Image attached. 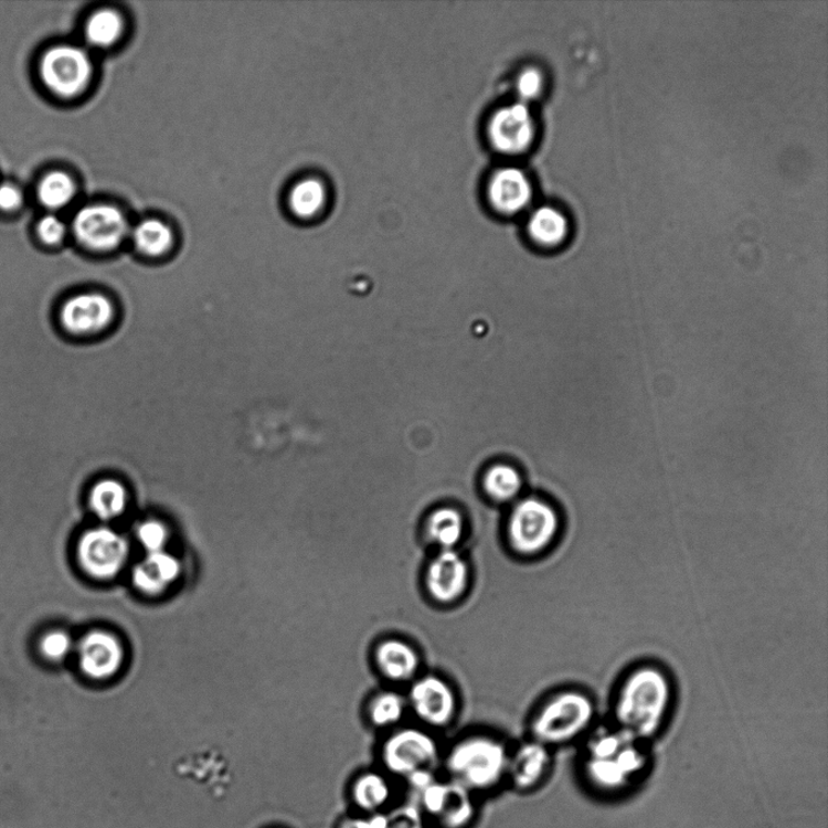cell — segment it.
I'll use <instances>...</instances> for the list:
<instances>
[{
  "mask_svg": "<svg viewBox=\"0 0 828 828\" xmlns=\"http://www.w3.org/2000/svg\"><path fill=\"white\" fill-rule=\"evenodd\" d=\"M673 699L675 689L667 672L654 665L638 666L617 688L613 702L615 726L646 743L662 731Z\"/></svg>",
  "mask_w": 828,
  "mask_h": 828,
  "instance_id": "cell-1",
  "label": "cell"
},
{
  "mask_svg": "<svg viewBox=\"0 0 828 828\" xmlns=\"http://www.w3.org/2000/svg\"><path fill=\"white\" fill-rule=\"evenodd\" d=\"M510 753L496 735L469 734L443 750L440 774L484 800L506 789Z\"/></svg>",
  "mask_w": 828,
  "mask_h": 828,
  "instance_id": "cell-2",
  "label": "cell"
},
{
  "mask_svg": "<svg viewBox=\"0 0 828 828\" xmlns=\"http://www.w3.org/2000/svg\"><path fill=\"white\" fill-rule=\"evenodd\" d=\"M648 764L645 741L616 726L590 739L580 763L586 784L605 795L634 787Z\"/></svg>",
  "mask_w": 828,
  "mask_h": 828,
  "instance_id": "cell-3",
  "label": "cell"
},
{
  "mask_svg": "<svg viewBox=\"0 0 828 828\" xmlns=\"http://www.w3.org/2000/svg\"><path fill=\"white\" fill-rule=\"evenodd\" d=\"M404 789L431 828H475L480 819L484 800L440 773L418 778Z\"/></svg>",
  "mask_w": 828,
  "mask_h": 828,
  "instance_id": "cell-4",
  "label": "cell"
},
{
  "mask_svg": "<svg viewBox=\"0 0 828 828\" xmlns=\"http://www.w3.org/2000/svg\"><path fill=\"white\" fill-rule=\"evenodd\" d=\"M596 714V703L585 691H559L537 711L530 723V739L551 750L571 744L588 731Z\"/></svg>",
  "mask_w": 828,
  "mask_h": 828,
  "instance_id": "cell-5",
  "label": "cell"
},
{
  "mask_svg": "<svg viewBox=\"0 0 828 828\" xmlns=\"http://www.w3.org/2000/svg\"><path fill=\"white\" fill-rule=\"evenodd\" d=\"M442 756L443 749L428 729L399 726L382 741L378 766L404 786L420 775L439 773Z\"/></svg>",
  "mask_w": 828,
  "mask_h": 828,
  "instance_id": "cell-6",
  "label": "cell"
},
{
  "mask_svg": "<svg viewBox=\"0 0 828 828\" xmlns=\"http://www.w3.org/2000/svg\"><path fill=\"white\" fill-rule=\"evenodd\" d=\"M560 529V514L553 506L530 498L519 502L509 518V545L523 558H534L553 545Z\"/></svg>",
  "mask_w": 828,
  "mask_h": 828,
  "instance_id": "cell-7",
  "label": "cell"
},
{
  "mask_svg": "<svg viewBox=\"0 0 828 828\" xmlns=\"http://www.w3.org/2000/svg\"><path fill=\"white\" fill-rule=\"evenodd\" d=\"M129 543L125 537L107 527L84 531L77 543V562L85 575L97 580L115 578L129 560Z\"/></svg>",
  "mask_w": 828,
  "mask_h": 828,
  "instance_id": "cell-8",
  "label": "cell"
},
{
  "mask_svg": "<svg viewBox=\"0 0 828 828\" xmlns=\"http://www.w3.org/2000/svg\"><path fill=\"white\" fill-rule=\"evenodd\" d=\"M92 61L83 49L57 45L42 56L40 73L43 84L53 94L73 97L81 94L92 78Z\"/></svg>",
  "mask_w": 828,
  "mask_h": 828,
  "instance_id": "cell-9",
  "label": "cell"
},
{
  "mask_svg": "<svg viewBox=\"0 0 828 828\" xmlns=\"http://www.w3.org/2000/svg\"><path fill=\"white\" fill-rule=\"evenodd\" d=\"M407 709L426 729H444L452 724L457 712V697L446 679L436 675L417 677L407 693Z\"/></svg>",
  "mask_w": 828,
  "mask_h": 828,
  "instance_id": "cell-10",
  "label": "cell"
},
{
  "mask_svg": "<svg viewBox=\"0 0 828 828\" xmlns=\"http://www.w3.org/2000/svg\"><path fill=\"white\" fill-rule=\"evenodd\" d=\"M115 306L106 295L84 291L70 296L57 308V325L74 338L95 336L104 331L115 318Z\"/></svg>",
  "mask_w": 828,
  "mask_h": 828,
  "instance_id": "cell-11",
  "label": "cell"
},
{
  "mask_svg": "<svg viewBox=\"0 0 828 828\" xmlns=\"http://www.w3.org/2000/svg\"><path fill=\"white\" fill-rule=\"evenodd\" d=\"M74 236L95 252L113 251L128 234V221L115 206L91 205L79 210L72 222Z\"/></svg>",
  "mask_w": 828,
  "mask_h": 828,
  "instance_id": "cell-12",
  "label": "cell"
},
{
  "mask_svg": "<svg viewBox=\"0 0 828 828\" xmlns=\"http://www.w3.org/2000/svg\"><path fill=\"white\" fill-rule=\"evenodd\" d=\"M553 768L552 750L533 739L511 749L506 789L519 796L538 793Z\"/></svg>",
  "mask_w": 828,
  "mask_h": 828,
  "instance_id": "cell-13",
  "label": "cell"
},
{
  "mask_svg": "<svg viewBox=\"0 0 828 828\" xmlns=\"http://www.w3.org/2000/svg\"><path fill=\"white\" fill-rule=\"evenodd\" d=\"M400 784L379 766L355 773L346 786L349 810L376 817L400 800Z\"/></svg>",
  "mask_w": 828,
  "mask_h": 828,
  "instance_id": "cell-14",
  "label": "cell"
},
{
  "mask_svg": "<svg viewBox=\"0 0 828 828\" xmlns=\"http://www.w3.org/2000/svg\"><path fill=\"white\" fill-rule=\"evenodd\" d=\"M471 571L457 550L438 551L426 566L425 586L432 599L448 605L461 599L469 587Z\"/></svg>",
  "mask_w": 828,
  "mask_h": 828,
  "instance_id": "cell-15",
  "label": "cell"
},
{
  "mask_svg": "<svg viewBox=\"0 0 828 828\" xmlns=\"http://www.w3.org/2000/svg\"><path fill=\"white\" fill-rule=\"evenodd\" d=\"M78 666L82 673L95 681L113 678L121 669L126 652L121 641L103 629H94L77 643Z\"/></svg>",
  "mask_w": 828,
  "mask_h": 828,
  "instance_id": "cell-16",
  "label": "cell"
},
{
  "mask_svg": "<svg viewBox=\"0 0 828 828\" xmlns=\"http://www.w3.org/2000/svg\"><path fill=\"white\" fill-rule=\"evenodd\" d=\"M535 125L528 106L517 103L499 110L490 120L489 139L498 151L517 155L534 140Z\"/></svg>",
  "mask_w": 828,
  "mask_h": 828,
  "instance_id": "cell-17",
  "label": "cell"
},
{
  "mask_svg": "<svg viewBox=\"0 0 828 828\" xmlns=\"http://www.w3.org/2000/svg\"><path fill=\"white\" fill-rule=\"evenodd\" d=\"M374 660L380 673L394 683H412L417 678L422 658L418 651L401 638H386L379 643Z\"/></svg>",
  "mask_w": 828,
  "mask_h": 828,
  "instance_id": "cell-18",
  "label": "cell"
},
{
  "mask_svg": "<svg viewBox=\"0 0 828 828\" xmlns=\"http://www.w3.org/2000/svg\"><path fill=\"white\" fill-rule=\"evenodd\" d=\"M180 561L166 551L148 553L147 558L134 566L132 584L147 596L162 595L174 585L181 575Z\"/></svg>",
  "mask_w": 828,
  "mask_h": 828,
  "instance_id": "cell-19",
  "label": "cell"
},
{
  "mask_svg": "<svg viewBox=\"0 0 828 828\" xmlns=\"http://www.w3.org/2000/svg\"><path fill=\"white\" fill-rule=\"evenodd\" d=\"M531 195L530 182L519 169L503 168L490 180L489 200L501 213L521 212L529 204Z\"/></svg>",
  "mask_w": 828,
  "mask_h": 828,
  "instance_id": "cell-20",
  "label": "cell"
},
{
  "mask_svg": "<svg viewBox=\"0 0 828 828\" xmlns=\"http://www.w3.org/2000/svg\"><path fill=\"white\" fill-rule=\"evenodd\" d=\"M129 496L125 485L114 478L98 480L89 491L92 512L104 522L114 521L126 512Z\"/></svg>",
  "mask_w": 828,
  "mask_h": 828,
  "instance_id": "cell-21",
  "label": "cell"
},
{
  "mask_svg": "<svg viewBox=\"0 0 828 828\" xmlns=\"http://www.w3.org/2000/svg\"><path fill=\"white\" fill-rule=\"evenodd\" d=\"M465 534V521L459 511L442 508L428 517L426 537L439 551L456 550Z\"/></svg>",
  "mask_w": 828,
  "mask_h": 828,
  "instance_id": "cell-22",
  "label": "cell"
},
{
  "mask_svg": "<svg viewBox=\"0 0 828 828\" xmlns=\"http://www.w3.org/2000/svg\"><path fill=\"white\" fill-rule=\"evenodd\" d=\"M407 710L406 698L394 690H382L368 704V719L374 728H399Z\"/></svg>",
  "mask_w": 828,
  "mask_h": 828,
  "instance_id": "cell-23",
  "label": "cell"
},
{
  "mask_svg": "<svg viewBox=\"0 0 828 828\" xmlns=\"http://www.w3.org/2000/svg\"><path fill=\"white\" fill-rule=\"evenodd\" d=\"M530 236L542 245H558L566 236L567 222L558 209L542 206L535 210L529 219Z\"/></svg>",
  "mask_w": 828,
  "mask_h": 828,
  "instance_id": "cell-24",
  "label": "cell"
},
{
  "mask_svg": "<svg viewBox=\"0 0 828 828\" xmlns=\"http://www.w3.org/2000/svg\"><path fill=\"white\" fill-rule=\"evenodd\" d=\"M76 195V184L66 172H49L36 188V198L47 210L63 209L67 206Z\"/></svg>",
  "mask_w": 828,
  "mask_h": 828,
  "instance_id": "cell-25",
  "label": "cell"
},
{
  "mask_svg": "<svg viewBox=\"0 0 828 828\" xmlns=\"http://www.w3.org/2000/svg\"><path fill=\"white\" fill-rule=\"evenodd\" d=\"M373 821L375 828H431L423 810L406 797L373 817Z\"/></svg>",
  "mask_w": 828,
  "mask_h": 828,
  "instance_id": "cell-26",
  "label": "cell"
},
{
  "mask_svg": "<svg viewBox=\"0 0 828 828\" xmlns=\"http://www.w3.org/2000/svg\"><path fill=\"white\" fill-rule=\"evenodd\" d=\"M132 240L136 248L142 254L159 256L170 248L172 234L163 222L147 220L136 226L132 232Z\"/></svg>",
  "mask_w": 828,
  "mask_h": 828,
  "instance_id": "cell-27",
  "label": "cell"
},
{
  "mask_svg": "<svg viewBox=\"0 0 828 828\" xmlns=\"http://www.w3.org/2000/svg\"><path fill=\"white\" fill-rule=\"evenodd\" d=\"M123 22L117 12L103 10L96 12L86 23V40L95 46L113 45L121 33Z\"/></svg>",
  "mask_w": 828,
  "mask_h": 828,
  "instance_id": "cell-28",
  "label": "cell"
},
{
  "mask_svg": "<svg viewBox=\"0 0 828 828\" xmlns=\"http://www.w3.org/2000/svg\"><path fill=\"white\" fill-rule=\"evenodd\" d=\"M485 486L493 500L506 502L516 498L522 484L521 477L513 467L499 465L489 469Z\"/></svg>",
  "mask_w": 828,
  "mask_h": 828,
  "instance_id": "cell-29",
  "label": "cell"
},
{
  "mask_svg": "<svg viewBox=\"0 0 828 828\" xmlns=\"http://www.w3.org/2000/svg\"><path fill=\"white\" fill-rule=\"evenodd\" d=\"M326 191L323 184L317 180H305L293 190L290 194V205L294 213L301 217H311L316 215L320 208L323 206Z\"/></svg>",
  "mask_w": 828,
  "mask_h": 828,
  "instance_id": "cell-30",
  "label": "cell"
},
{
  "mask_svg": "<svg viewBox=\"0 0 828 828\" xmlns=\"http://www.w3.org/2000/svg\"><path fill=\"white\" fill-rule=\"evenodd\" d=\"M76 648L72 636L61 628L47 629L36 641V651L40 657L52 664L65 661Z\"/></svg>",
  "mask_w": 828,
  "mask_h": 828,
  "instance_id": "cell-31",
  "label": "cell"
},
{
  "mask_svg": "<svg viewBox=\"0 0 828 828\" xmlns=\"http://www.w3.org/2000/svg\"><path fill=\"white\" fill-rule=\"evenodd\" d=\"M136 538L148 553L162 552L168 545L169 530L164 523L148 519L136 530Z\"/></svg>",
  "mask_w": 828,
  "mask_h": 828,
  "instance_id": "cell-32",
  "label": "cell"
},
{
  "mask_svg": "<svg viewBox=\"0 0 828 828\" xmlns=\"http://www.w3.org/2000/svg\"><path fill=\"white\" fill-rule=\"evenodd\" d=\"M36 233L44 244L56 245L66 237L67 226L59 216L49 214L36 225Z\"/></svg>",
  "mask_w": 828,
  "mask_h": 828,
  "instance_id": "cell-33",
  "label": "cell"
},
{
  "mask_svg": "<svg viewBox=\"0 0 828 828\" xmlns=\"http://www.w3.org/2000/svg\"><path fill=\"white\" fill-rule=\"evenodd\" d=\"M542 76L538 70L529 68L518 79V93L524 100L535 98L542 89Z\"/></svg>",
  "mask_w": 828,
  "mask_h": 828,
  "instance_id": "cell-34",
  "label": "cell"
},
{
  "mask_svg": "<svg viewBox=\"0 0 828 828\" xmlns=\"http://www.w3.org/2000/svg\"><path fill=\"white\" fill-rule=\"evenodd\" d=\"M23 204V193L15 183L4 182L0 184V210L2 212H17Z\"/></svg>",
  "mask_w": 828,
  "mask_h": 828,
  "instance_id": "cell-35",
  "label": "cell"
},
{
  "mask_svg": "<svg viewBox=\"0 0 828 828\" xmlns=\"http://www.w3.org/2000/svg\"><path fill=\"white\" fill-rule=\"evenodd\" d=\"M336 828H375L373 817L348 811L338 820Z\"/></svg>",
  "mask_w": 828,
  "mask_h": 828,
  "instance_id": "cell-36",
  "label": "cell"
}]
</instances>
